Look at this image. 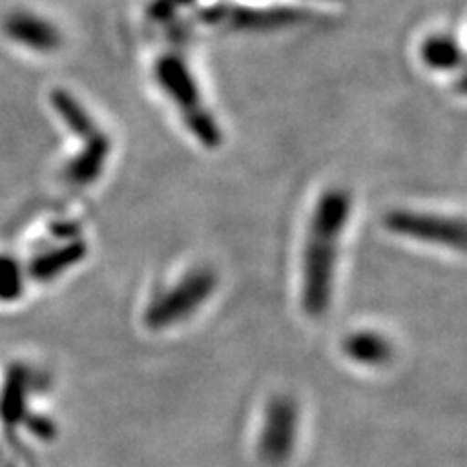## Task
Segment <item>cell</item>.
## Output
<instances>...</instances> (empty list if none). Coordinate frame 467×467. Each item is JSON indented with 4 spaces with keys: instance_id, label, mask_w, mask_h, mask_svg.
I'll use <instances>...</instances> for the list:
<instances>
[{
    "instance_id": "obj_1",
    "label": "cell",
    "mask_w": 467,
    "mask_h": 467,
    "mask_svg": "<svg viewBox=\"0 0 467 467\" xmlns=\"http://www.w3.org/2000/svg\"><path fill=\"white\" fill-rule=\"evenodd\" d=\"M353 214V197L341 187H331L314 204L302 250L300 304L312 319L327 316L337 279L339 247Z\"/></svg>"
},
{
    "instance_id": "obj_2",
    "label": "cell",
    "mask_w": 467,
    "mask_h": 467,
    "mask_svg": "<svg viewBox=\"0 0 467 467\" xmlns=\"http://www.w3.org/2000/svg\"><path fill=\"white\" fill-rule=\"evenodd\" d=\"M218 288V276L211 267H195L183 273L178 281L149 302L142 316L150 331L178 327L193 317L207 304Z\"/></svg>"
},
{
    "instance_id": "obj_3",
    "label": "cell",
    "mask_w": 467,
    "mask_h": 467,
    "mask_svg": "<svg viewBox=\"0 0 467 467\" xmlns=\"http://www.w3.org/2000/svg\"><path fill=\"white\" fill-rule=\"evenodd\" d=\"M158 80L173 99V104L178 106L185 127L192 130L197 142L204 149H218L223 144L221 127L216 125L211 111L204 108L197 84L180 58H162L158 65Z\"/></svg>"
},
{
    "instance_id": "obj_4",
    "label": "cell",
    "mask_w": 467,
    "mask_h": 467,
    "mask_svg": "<svg viewBox=\"0 0 467 467\" xmlns=\"http://www.w3.org/2000/svg\"><path fill=\"white\" fill-rule=\"evenodd\" d=\"M384 226L393 236L460 254L465 250V223L460 216L396 209L384 216Z\"/></svg>"
},
{
    "instance_id": "obj_5",
    "label": "cell",
    "mask_w": 467,
    "mask_h": 467,
    "mask_svg": "<svg viewBox=\"0 0 467 467\" xmlns=\"http://www.w3.org/2000/svg\"><path fill=\"white\" fill-rule=\"evenodd\" d=\"M300 411L290 396H275L263 409L257 434V456L271 467L285 465L295 454Z\"/></svg>"
},
{
    "instance_id": "obj_6",
    "label": "cell",
    "mask_w": 467,
    "mask_h": 467,
    "mask_svg": "<svg viewBox=\"0 0 467 467\" xmlns=\"http://www.w3.org/2000/svg\"><path fill=\"white\" fill-rule=\"evenodd\" d=\"M5 32L12 41L37 53H51L61 46L58 29L51 22L26 10H16L10 14L5 20Z\"/></svg>"
},
{
    "instance_id": "obj_7",
    "label": "cell",
    "mask_w": 467,
    "mask_h": 467,
    "mask_svg": "<svg viewBox=\"0 0 467 467\" xmlns=\"http://www.w3.org/2000/svg\"><path fill=\"white\" fill-rule=\"evenodd\" d=\"M343 355L362 368H382L393 358V343L376 329L350 331L343 339Z\"/></svg>"
},
{
    "instance_id": "obj_8",
    "label": "cell",
    "mask_w": 467,
    "mask_h": 467,
    "mask_svg": "<svg viewBox=\"0 0 467 467\" xmlns=\"http://www.w3.org/2000/svg\"><path fill=\"white\" fill-rule=\"evenodd\" d=\"M51 101H53L57 113L61 115L63 119L67 121L68 129L75 135H78L80 139H84L86 146H90V144H96L99 140H106L108 139L104 130H101L96 125V121L90 117V113H88L68 92L55 90L53 96H51Z\"/></svg>"
},
{
    "instance_id": "obj_9",
    "label": "cell",
    "mask_w": 467,
    "mask_h": 467,
    "mask_svg": "<svg viewBox=\"0 0 467 467\" xmlns=\"http://www.w3.org/2000/svg\"><path fill=\"white\" fill-rule=\"evenodd\" d=\"M422 58L431 68L450 70L460 65L462 51L454 39L446 36H434L422 46Z\"/></svg>"
}]
</instances>
